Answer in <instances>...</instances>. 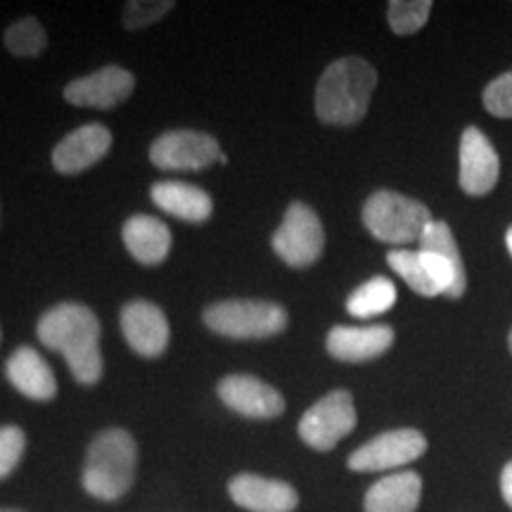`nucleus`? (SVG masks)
Wrapping results in <instances>:
<instances>
[{"label": "nucleus", "instance_id": "f257e3e1", "mask_svg": "<svg viewBox=\"0 0 512 512\" xmlns=\"http://www.w3.org/2000/svg\"><path fill=\"white\" fill-rule=\"evenodd\" d=\"M36 335L43 347L60 351L79 384L100 382L102 351H100V320L83 304H57L38 320Z\"/></svg>", "mask_w": 512, "mask_h": 512}, {"label": "nucleus", "instance_id": "f03ea898", "mask_svg": "<svg viewBox=\"0 0 512 512\" xmlns=\"http://www.w3.org/2000/svg\"><path fill=\"white\" fill-rule=\"evenodd\" d=\"M377 88L375 67L361 57L332 62L316 86V114L332 126H354L368 114Z\"/></svg>", "mask_w": 512, "mask_h": 512}, {"label": "nucleus", "instance_id": "7ed1b4c3", "mask_svg": "<svg viewBox=\"0 0 512 512\" xmlns=\"http://www.w3.org/2000/svg\"><path fill=\"white\" fill-rule=\"evenodd\" d=\"M138 467L136 439L126 430L112 427L100 432L88 446L83 465V489L98 501H119L133 486Z\"/></svg>", "mask_w": 512, "mask_h": 512}, {"label": "nucleus", "instance_id": "20e7f679", "mask_svg": "<svg viewBox=\"0 0 512 512\" xmlns=\"http://www.w3.org/2000/svg\"><path fill=\"white\" fill-rule=\"evenodd\" d=\"M432 221V211L425 204L394 190H377L363 204V226L375 240L387 245L403 247L420 242Z\"/></svg>", "mask_w": 512, "mask_h": 512}, {"label": "nucleus", "instance_id": "39448f33", "mask_svg": "<svg viewBox=\"0 0 512 512\" xmlns=\"http://www.w3.org/2000/svg\"><path fill=\"white\" fill-rule=\"evenodd\" d=\"M204 323L228 339H268L287 328V311L264 299H228L209 306Z\"/></svg>", "mask_w": 512, "mask_h": 512}, {"label": "nucleus", "instance_id": "423d86ee", "mask_svg": "<svg viewBox=\"0 0 512 512\" xmlns=\"http://www.w3.org/2000/svg\"><path fill=\"white\" fill-rule=\"evenodd\" d=\"M354 396L347 389H335L313 403L299 420V437L313 451H332L356 427Z\"/></svg>", "mask_w": 512, "mask_h": 512}, {"label": "nucleus", "instance_id": "0eeeda50", "mask_svg": "<svg viewBox=\"0 0 512 512\" xmlns=\"http://www.w3.org/2000/svg\"><path fill=\"white\" fill-rule=\"evenodd\" d=\"M273 249L287 266L306 268L316 264L325 249V230L309 204L292 202L273 235Z\"/></svg>", "mask_w": 512, "mask_h": 512}, {"label": "nucleus", "instance_id": "6e6552de", "mask_svg": "<svg viewBox=\"0 0 512 512\" xmlns=\"http://www.w3.org/2000/svg\"><path fill=\"white\" fill-rule=\"evenodd\" d=\"M427 439L425 434L411 427L377 434L351 453L347 465L351 472H389L396 467L411 465L420 456H425Z\"/></svg>", "mask_w": 512, "mask_h": 512}, {"label": "nucleus", "instance_id": "1a4fd4ad", "mask_svg": "<svg viewBox=\"0 0 512 512\" xmlns=\"http://www.w3.org/2000/svg\"><path fill=\"white\" fill-rule=\"evenodd\" d=\"M219 140L202 131L162 133L150 147V159L162 171H202L221 159Z\"/></svg>", "mask_w": 512, "mask_h": 512}, {"label": "nucleus", "instance_id": "9d476101", "mask_svg": "<svg viewBox=\"0 0 512 512\" xmlns=\"http://www.w3.org/2000/svg\"><path fill=\"white\" fill-rule=\"evenodd\" d=\"M136 88V76L119 64H107L95 74L83 76L64 86L69 105L91 107V110H112L128 100Z\"/></svg>", "mask_w": 512, "mask_h": 512}, {"label": "nucleus", "instance_id": "9b49d317", "mask_svg": "<svg viewBox=\"0 0 512 512\" xmlns=\"http://www.w3.org/2000/svg\"><path fill=\"white\" fill-rule=\"evenodd\" d=\"M501 176V159L496 147L475 126H467L460 136V188L467 195L482 197L496 188Z\"/></svg>", "mask_w": 512, "mask_h": 512}, {"label": "nucleus", "instance_id": "f8f14e48", "mask_svg": "<svg viewBox=\"0 0 512 512\" xmlns=\"http://www.w3.org/2000/svg\"><path fill=\"white\" fill-rule=\"evenodd\" d=\"M219 396L230 411L254 420H271L283 415L285 399L278 389L254 375H228L219 384Z\"/></svg>", "mask_w": 512, "mask_h": 512}, {"label": "nucleus", "instance_id": "ddd939ff", "mask_svg": "<svg viewBox=\"0 0 512 512\" xmlns=\"http://www.w3.org/2000/svg\"><path fill=\"white\" fill-rule=\"evenodd\" d=\"M121 332L138 356L157 358L169 347V320L157 304L136 299L121 311Z\"/></svg>", "mask_w": 512, "mask_h": 512}, {"label": "nucleus", "instance_id": "4468645a", "mask_svg": "<svg viewBox=\"0 0 512 512\" xmlns=\"http://www.w3.org/2000/svg\"><path fill=\"white\" fill-rule=\"evenodd\" d=\"M112 150V133L102 124H86L64 136L53 150V166L64 176L81 174Z\"/></svg>", "mask_w": 512, "mask_h": 512}, {"label": "nucleus", "instance_id": "2eb2a0df", "mask_svg": "<svg viewBox=\"0 0 512 512\" xmlns=\"http://www.w3.org/2000/svg\"><path fill=\"white\" fill-rule=\"evenodd\" d=\"M228 494L249 512H292L299 505V494L290 484L259 475L233 477Z\"/></svg>", "mask_w": 512, "mask_h": 512}, {"label": "nucleus", "instance_id": "dca6fc26", "mask_svg": "<svg viewBox=\"0 0 512 512\" xmlns=\"http://www.w3.org/2000/svg\"><path fill=\"white\" fill-rule=\"evenodd\" d=\"M394 344V330L389 325H368V328H351L337 325L328 332V354L344 363H363L382 356Z\"/></svg>", "mask_w": 512, "mask_h": 512}, {"label": "nucleus", "instance_id": "f3484780", "mask_svg": "<svg viewBox=\"0 0 512 512\" xmlns=\"http://www.w3.org/2000/svg\"><path fill=\"white\" fill-rule=\"evenodd\" d=\"M5 375L19 394L34 401H50L57 394V380L46 358L31 347H19L5 363Z\"/></svg>", "mask_w": 512, "mask_h": 512}, {"label": "nucleus", "instance_id": "a211bd4d", "mask_svg": "<svg viewBox=\"0 0 512 512\" xmlns=\"http://www.w3.org/2000/svg\"><path fill=\"white\" fill-rule=\"evenodd\" d=\"M121 238H124V245L133 259L145 266L162 264L171 252V230L155 216H131L121 228Z\"/></svg>", "mask_w": 512, "mask_h": 512}, {"label": "nucleus", "instance_id": "6ab92c4d", "mask_svg": "<svg viewBox=\"0 0 512 512\" xmlns=\"http://www.w3.org/2000/svg\"><path fill=\"white\" fill-rule=\"evenodd\" d=\"M422 496V477L413 470L392 472L368 489L366 512H415Z\"/></svg>", "mask_w": 512, "mask_h": 512}, {"label": "nucleus", "instance_id": "aec40b11", "mask_svg": "<svg viewBox=\"0 0 512 512\" xmlns=\"http://www.w3.org/2000/svg\"><path fill=\"white\" fill-rule=\"evenodd\" d=\"M150 195L152 202L164 214L176 216V219L188 223L209 221L211 211H214V202H211L209 192L183 181H159L152 185Z\"/></svg>", "mask_w": 512, "mask_h": 512}, {"label": "nucleus", "instance_id": "412c9836", "mask_svg": "<svg viewBox=\"0 0 512 512\" xmlns=\"http://www.w3.org/2000/svg\"><path fill=\"white\" fill-rule=\"evenodd\" d=\"M396 304V285L389 278H377L363 283L347 299V311L354 318H373L387 313Z\"/></svg>", "mask_w": 512, "mask_h": 512}, {"label": "nucleus", "instance_id": "4be33fe9", "mask_svg": "<svg viewBox=\"0 0 512 512\" xmlns=\"http://www.w3.org/2000/svg\"><path fill=\"white\" fill-rule=\"evenodd\" d=\"M387 264L396 275H401L403 283L411 290H415L420 297H437L439 287L434 285L432 275L427 273L425 264H422L420 252H411V249H392L387 254Z\"/></svg>", "mask_w": 512, "mask_h": 512}, {"label": "nucleus", "instance_id": "5701e85b", "mask_svg": "<svg viewBox=\"0 0 512 512\" xmlns=\"http://www.w3.org/2000/svg\"><path fill=\"white\" fill-rule=\"evenodd\" d=\"M5 48L17 57H36L48 46V34L36 17H22L5 29Z\"/></svg>", "mask_w": 512, "mask_h": 512}, {"label": "nucleus", "instance_id": "b1692460", "mask_svg": "<svg viewBox=\"0 0 512 512\" xmlns=\"http://www.w3.org/2000/svg\"><path fill=\"white\" fill-rule=\"evenodd\" d=\"M430 12V0H392L387 8L389 27L399 36L418 34L427 24V19H430Z\"/></svg>", "mask_w": 512, "mask_h": 512}, {"label": "nucleus", "instance_id": "393cba45", "mask_svg": "<svg viewBox=\"0 0 512 512\" xmlns=\"http://www.w3.org/2000/svg\"><path fill=\"white\" fill-rule=\"evenodd\" d=\"M174 0H133L124 8L126 29L138 31L150 27L174 10Z\"/></svg>", "mask_w": 512, "mask_h": 512}, {"label": "nucleus", "instance_id": "a878e982", "mask_svg": "<svg viewBox=\"0 0 512 512\" xmlns=\"http://www.w3.org/2000/svg\"><path fill=\"white\" fill-rule=\"evenodd\" d=\"M27 448V434L17 425L0 427V482L17 470Z\"/></svg>", "mask_w": 512, "mask_h": 512}, {"label": "nucleus", "instance_id": "bb28decb", "mask_svg": "<svg viewBox=\"0 0 512 512\" xmlns=\"http://www.w3.org/2000/svg\"><path fill=\"white\" fill-rule=\"evenodd\" d=\"M486 112L501 119H512V72L501 74L484 88Z\"/></svg>", "mask_w": 512, "mask_h": 512}, {"label": "nucleus", "instance_id": "cd10ccee", "mask_svg": "<svg viewBox=\"0 0 512 512\" xmlns=\"http://www.w3.org/2000/svg\"><path fill=\"white\" fill-rule=\"evenodd\" d=\"M501 494H503V501L512 508V460L503 467L501 472Z\"/></svg>", "mask_w": 512, "mask_h": 512}, {"label": "nucleus", "instance_id": "c85d7f7f", "mask_svg": "<svg viewBox=\"0 0 512 512\" xmlns=\"http://www.w3.org/2000/svg\"><path fill=\"white\" fill-rule=\"evenodd\" d=\"M505 245H508V252L512 256V228H508V233H505Z\"/></svg>", "mask_w": 512, "mask_h": 512}, {"label": "nucleus", "instance_id": "c756f323", "mask_svg": "<svg viewBox=\"0 0 512 512\" xmlns=\"http://www.w3.org/2000/svg\"><path fill=\"white\" fill-rule=\"evenodd\" d=\"M508 347H510V354H512V330H510V337H508Z\"/></svg>", "mask_w": 512, "mask_h": 512}, {"label": "nucleus", "instance_id": "7c9ffc66", "mask_svg": "<svg viewBox=\"0 0 512 512\" xmlns=\"http://www.w3.org/2000/svg\"><path fill=\"white\" fill-rule=\"evenodd\" d=\"M0 512H19V510H0Z\"/></svg>", "mask_w": 512, "mask_h": 512}]
</instances>
